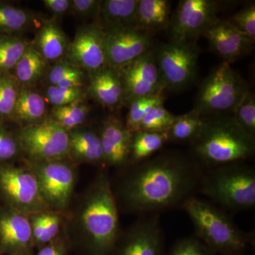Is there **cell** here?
<instances>
[{
    "label": "cell",
    "instance_id": "cell-25",
    "mask_svg": "<svg viewBox=\"0 0 255 255\" xmlns=\"http://www.w3.org/2000/svg\"><path fill=\"white\" fill-rule=\"evenodd\" d=\"M47 65L31 43L11 73L21 87H33L46 73Z\"/></svg>",
    "mask_w": 255,
    "mask_h": 255
},
{
    "label": "cell",
    "instance_id": "cell-23",
    "mask_svg": "<svg viewBox=\"0 0 255 255\" xmlns=\"http://www.w3.org/2000/svg\"><path fill=\"white\" fill-rule=\"evenodd\" d=\"M172 16V2L168 0H138L137 28L152 33L168 27Z\"/></svg>",
    "mask_w": 255,
    "mask_h": 255
},
{
    "label": "cell",
    "instance_id": "cell-8",
    "mask_svg": "<svg viewBox=\"0 0 255 255\" xmlns=\"http://www.w3.org/2000/svg\"><path fill=\"white\" fill-rule=\"evenodd\" d=\"M17 139L29 161L65 160L69 157V132L50 117L24 126Z\"/></svg>",
    "mask_w": 255,
    "mask_h": 255
},
{
    "label": "cell",
    "instance_id": "cell-13",
    "mask_svg": "<svg viewBox=\"0 0 255 255\" xmlns=\"http://www.w3.org/2000/svg\"><path fill=\"white\" fill-rule=\"evenodd\" d=\"M164 239L158 215L142 216L122 236L114 255H164Z\"/></svg>",
    "mask_w": 255,
    "mask_h": 255
},
{
    "label": "cell",
    "instance_id": "cell-33",
    "mask_svg": "<svg viewBox=\"0 0 255 255\" xmlns=\"http://www.w3.org/2000/svg\"><path fill=\"white\" fill-rule=\"evenodd\" d=\"M20 89L12 73H0V119H12Z\"/></svg>",
    "mask_w": 255,
    "mask_h": 255
},
{
    "label": "cell",
    "instance_id": "cell-20",
    "mask_svg": "<svg viewBox=\"0 0 255 255\" xmlns=\"http://www.w3.org/2000/svg\"><path fill=\"white\" fill-rule=\"evenodd\" d=\"M70 42L58 21L52 18L42 23L31 43L47 63H55L65 60Z\"/></svg>",
    "mask_w": 255,
    "mask_h": 255
},
{
    "label": "cell",
    "instance_id": "cell-10",
    "mask_svg": "<svg viewBox=\"0 0 255 255\" xmlns=\"http://www.w3.org/2000/svg\"><path fill=\"white\" fill-rule=\"evenodd\" d=\"M221 3L215 0H182L171 16L166 31L172 41H196L219 21Z\"/></svg>",
    "mask_w": 255,
    "mask_h": 255
},
{
    "label": "cell",
    "instance_id": "cell-43",
    "mask_svg": "<svg viewBox=\"0 0 255 255\" xmlns=\"http://www.w3.org/2000/svg\"><path fill=\"white\" fill-rule=\"evenodd\" d=\"M65 248L59 241H52L42 248L36 255H65Z\"/></svg>",
    "mask_w": 255,
    "mask_h": 255
},
{
    "label": "cell",
    "instance_id": "cell-37",
    "mask_svg": "<svg viewBox=\"0 0 255 255\" xmlns=\"http://www.w3.org/2000/svg\"><path fill=\"white\" fill-rule=\"evenodd\" d=\"M228 21L238 31L255 41V3L244 6L243 9L233 14Z\"/></svg>",
    "mask_w": 255,
    "mask_h": 255
},
{
    "label": "cell",
    "instance_id": "cell-27",
    "mask_svg": "<svg viewBox=\"0 0 255 255\" xmlns=\"http://www.w3.org/2000/svg\"><path fill=\"white\" fill-rule=\"evenodd\" d=\"M34 16L30 11L0 1V35L19 36L31 27Z\"/></svg>",
    "mask_w": 255,
    "mask_h": 255
},
{
    "label": "cell",
    "instance_id": "cell-32",
    "mask_svg": "<svg viewBox=\"0 0 255 255\" xmlns=\"http://www.w3.org/2000/svg\"><path fill=\"white\" fill-rule=\"evenodd\" d=\"M164 100L163 94H159L132 101L128 105L129 111L125 123L128 130L132 133L139 130L140 124L146 116L157 106L164 105Z\"/></svg>",
    "mask_w": 255,
    "mask_h": 255
},
{
    "label": "cell",
    "instance_id": "cell-22",
    "mask_svg": "<svg viewBox=\"0 0 255 255\" xmlns=\"http://www.w3.org/2000/svg\"><path fill=\"white\" fill-rule=\"evenodd\" d=\"M69 157L78 162L105 164L99 131L80 127L69 131Z\"/></svg>",
    "mask_w": 255,
    "mask_h": 255
},
{
    "label": "cell",
    "instance_id": "cell-2",
    "mask_svg": "<svg viewBox=\"0 0 255 255\" xmlns=\"http://www.w3.org/2000/svg\"><path fill=\"white\" fill-rule=\"evenodd\" d=\"M191 145L196 162L211 168L253 157L255 137L245 131L231 116L204 117L202 128Z\"/></svg>",
    "mask_w": 255,
    "mask_h": 255
},
{
    "label": "cell",
    "instance_id": "cell-4",
    "mask_svg": "<svg viewBox=\"0 0 255 255\" xmlns=\"http://www.w3.org/2000/svg\"><path fill=\"white\" fill-rule=\"evenodd\" d=\"M82 229L91 255L112 253L119 237L118 207L110 181L101 174L82 208Z\"/></svg>",
    "mask_w": 255,
    "mask_h": 255
},
{
    "label": "cell",
    "instance_id": "cell-26",
    "mask_svg": "<svg viewBox=\"0 0 255 255\" xmlns=\"http://www.w3.org/2000/svg\"><path fill=\"white\" fill-rule=\"evenodd\" d=\"M167 141H169L167 133L141 130L132 132L128 163L135 165L150 158Z\"/></svg>",
    "mask_w": 255,
    "mask_h": 255
},
{
    "label": "cell",
    "instance_id": "cell-31",
    "mask_svg": "<svg viewBox=\"0 0 255 255\" xmlns=\"http://www.w3.org/2000/svg\"><path fill=\"white\" fill-rule=\"evenodd\" d=\"M90 112L88 105L81 100L63 107H53L49 117L69 132L85 123Z\"/></svg>",
    "mask_w": 255,
    "mask_h": 255
},
{
    "label": "cell",
    "instance_id": "cell-1",
    "mask_svg": "<svg viewBox=\"0 0 255 255\" xmlns=\"http://www.w3.org/2000/svg\"><path fill=\"white\" fill-rule=\"evenodd\" d=\"M204 171L194 159L167 151L132 165L119 185L126 210L142 216L181 207L199 189Z\"/></svg>",
    "mask_w": 255,
    "mask_h": 255
},
{
    "label": "cell",
    "instance_id": "cell-39",
    "mask_svg": "<svg viewBox=\"0 0 255 255\" xmlns=\"http://www.w3.org/2000/svg\"><path fill=\"white\" fill-rule=\"evenodd\" d=\"M21 150L18 139L0 125V164L14 159Z\"/></svg>",
    "mask_w": 255,
    "mask_h": 255
},
{
    "label": "cell",
    "instance_id": "cell-3",
    "mask_svg": "<svg viewBox=\"0 0 255 255\" xmlns=\"http://www.w3.org/2000/svg\"><path fill=\"white\" fill-rule=\"evenodd\" d=\"M180 208L190 218L196 238L215 255H245L254 246V233L242 231L229 215L212 203L193 196Z\"/></svg>",
    "mask_w": 255,
    "mask_h": 255
},
{
    "label": "cell",
    "instance_id": "cell-12",
    "mask_svg": "<svg viewBox=\"0 0 255 255\" xmlns=\"http://www.w3.org/2000/svg\"><path fill=\"white\" fill-rule=\"evenodd\" d=\"M118 70L123 85L124 105L140 97L163 94L165 90L154 48Z\"/></svg>",
    "mask_w": 255,
    "mask_h": 255
},
{
    "label": "cell",
    "instance_id": "cell-28",
    "mask_svg": "<svg viewBox=\"0 0 255 255\" xmlns=\"http://www.w3.org/2000/svg\"><path fill=\"white\" fill-rule=\"evenodd\" d=\"M48 80L50 85L63 88H83L88 73L64 60L53 63L48 70Z\"/></svg>",
    "mask_w": 255,
    "mask_h": 255
},
{
    "label": "cell",
    "instance_id": "cell-34",
    "mask_svg": "<svg viewBox=\"0 0 255 255\" xmlns=\"http://www.w3.org/2000/svg\"><path fill=\"white\" fill-rule=\"evenodd\" d=\"M176 117L164 108V105L157 106L142 121L139 130L167 133Z\"/></svg>",
    "mask_w": 255,
    "mask_h": 255
},
{
    "label": "cell",
    "instance_id": "cell-7",
    "mask_svg": "<svg viewBox=\"0 0 255 255\" xmlns=\"http://www.w3.org/2000/svg\"><path fill=\"white\" fill-rule=\"evenodd\" d=\"M154 52L165 90L184 91L196 81L200 55L196 41L169 40L154 47Z\"/></svg>",
    "mask_w": 255,
    "mask_h": 255
},
{
    "label": "cell",
    "instance_id": "cell-29",
    "mask_svg": "<svg viewBox=\"0 0 255 255\" xmlns=\"http://www.w3.org/2000/svg\"><path fill=\"white\" fill-rule=\"evenodd\" d=\"M204 117L194 110L182 115L177 116L167 132L168 140L177 143H191L200 131Z\"/></svg>",
    "mask_w": 255,
    "mask_h": 255
},
{
    "label": "cell",
    "instance_id": "cell-14",
    "mask_svg": "<svg viewBox=\"0 0 255 255\" xmlns=\"http://www.w3.org/2000/svg\"><path fill=\"white\" fill-rule=\"evenodd\" d=\"M107 65L119 69L154 48L152 33L138 28L105 32Z\"/></svg>",
    "mask_w": 255,
    "mask_h": 255
},
{
    "label": "cell",
    "instance_id": "cell-5",
    "mask_svg": "<svg viewBox=\"0 0 255 255\" xmlns=\"http://www.w3.org/2000/svg\"><path fill=\"white\" fill-rule=\"evenodd\" d=\"M198 191L234 212L255 206V171L243 162L211 167L203 173Z\"/></svg>",
    "mask_w": 255,
    "mask_h": 255
},
{
    "label": "cell",
    "instance_id": "cell-42",
    "mask_svg": "<svg viewBox=\"0 0 255 255\" xmlns=\"http://www.w3.org/2000/svg\"><path fill=\"white\" fill-rule=\"evenodd\" d=\"M43 3L55 18L62 17L71 11L72 0H43Z\"/></svg>",
    "mask_w": 255,
    "mask_h": 255
},
{
    "label": "cell",
    "instance_id": "cell-18",
    "mask_svg": "<svg viewBox=\"0 0 255 255\" xmlns=\"http://www.w3.org/2000/svg\"><path fill=\"white\" fill-rule=\"evenodd\" d=\"M87 94L110 110L124 105V88L118 69L107 65L88 73Z\"/></svg>",
    "mask_w": 255,
    "mask_h": 255
},
{
    "label": "cell",
    "instance_id": "cell-9",
    "mask_svg": "<svg viewBox=\"0 0 255 255\" xmlns=\"http://www.w3.org/2000/svg\"><path fill=\"white\" fill-rule=\"evenodd\" d=\"M0 195L10 209L27 216L48 209L40 194L36 177L28 167L0 164Z\"/></svg>",
    "mask_w": 255,
    "mask_h": 255
},
{
    "label": "cell",
    "instance_id": "cell-19",
    "mask_svg": "<svg viewBox=\"0 0 255 255\" xmlns=\"http://www.w3.org/2000/svg\"><path fill=\"white\" fill-rule=\"evenodd\" d=\"M33 241L27 215L9 209L0 214V243L11 252L23 251Z\"/></svg>",
    "mask_w": 255,
    "mask_h": 255
},
{
    "label": "cell",
    "instance_id": "cell-40",
    "mask_svg": "<svg viewBox=\"0 0 255 255\" xmlns=\"http://www.w3.org/2000/svg\"><path fill=\"white\" fill-rule=\"evenodd\" d=\"M101 0H72L70 13L82 19L96 21L100 12Z\"/></svg>",
    "mask_w": 255,
    "mask_h": 255
},
{
    "label": "cell",
    "instance_id": "cell-36",
    "mask_svg": "<svg viewBox=\"0 0 255 255\" xmlns=\"http://www.w3.org/2000/svg\"><path fill=\"white\" fill-rule=\"evenodd\" d=\"M85 95L83 88H63L49 85L46 87L43 97L53 107H59L83 100Z\"/></svg>",
    "mask_w": 255,
    "mask_h": 255
},
{
    "label": "cell",
    "instance_id": "cell-30",
    "mask_svg": "<svg viewBox=\"0 0 255 255\" xmlns=\"http://www.w3.org/2000/svg\"><path fill=\"white\" fill-rule=\"evenodd\" d=\"M30 44L19 36L0 35V73H12Z\"/></svg>",
    "mask_w": 255,
    "mask_h": 255
},
{
    "label": "cell",
    "instance_id": "cell-6",
    "mask_svg": "<svg viewBox=\"0 0 255 255\" xmlns=\"http://www.w3.org/2000/svg\"><path fill=\"white\" fill-rule=\"evenodd\" d=\"M249 91L245 79L231 64L222 62L211 70L201 83L194 110L204 117L229 115Z\"/></svg>",
    "mask_w": 255,
    "mask_h": 255
},
{
    "label": "cell",
    "instance_id": "cell-11",
    "mask_svg": "<svg viewBox=\"0 0 255 255\" xmlns=\"http://www.w3.org/2000/svg\"><path fill=\"white\" fill-rule=\"evenodd\" d=\"M40 194L48 208L63 210L68 206L75 186V173L70 164L64 160L28 162Z\"/></svg>",
    "mask_w": 255,
    "mask_h": 255
},
{
    "label": "cell",
    "instance_id": "cell-38",
    "mask_svg": "<svg viewBox=\"0 0 255 255\" xmlns=\"http://www.w3.org/2000/svg\"><path fill=\"white\" fill-rule=\"evenodd\" d=\"M169 255H216L196 237H187L174 243Z\"/></svg>",
    "mask_w": 255,
    "mask_h": 255
},
{
    "label": "cell",
    "instance_id": "cell-24",
    "mask_svg": "<svg viewBox=\"0 0 255 255\" xmlns=\"http://www.w3.org/2000/svg\"><path fill=\"white\" fill-rule=\"evenodd\" d=\"M46 112L44 97L33 87H21L12 119L30 125L46 119Z\"/></svg>",
    "mask_w": 255,
    "mask_h": 255
},
{
    "label": "cell",
    "instance_id": "cell-17",
    "mask_svg": "<svg viewBox=\"0 0 255 255\" xmlns=\"http://www.w3.org/2000/svg\"><path fill=\"white\" fill-rule=\"evenodd\" d=\"M105 164L124 167L128 164L132 132L114 116L105 119L99 130Z\"/></svg>",
    "mask_w": 255,
    "mask_h": 255
},
{
    "label": "cell",
    "instance_id": "cell-15",
    "mask_svg": "<svg viewBox=\"0 0 255 255\" xmlns=\"http://www.w3.org/2000/svg\"><path fill=\"white\" fill-rule=\"evenodd\" d=\"M65 60L87 73L107 65L105 32L96 21L77 30Z\"/></svg>",
    "mask_w": 255,
    "mask_h": 255
},
{
    "label": "cell",
    "instance_id": "cell-41",
    "mask_svg": "<svg viewBox=\"0 0 255 255\" xmlns=\"http://www.w3.org/2000/svg\"><path fill=\"white\" fill-rule=\"evenodd\" d=\"M44 234H43V245H46L54 241L58 234L60 227V219L58 215L44 213Z\"/></svg>",
    "mask_w": 255,
    "mask_h": 255
},
{
    "label": "cell",
    "instance_id": "cell-35",
    "mask_svg": "<svg viewBox=\"0 0 255 255\" xmlns=\"http://www.w3.org/2000/svg\"><path fill=\"white\" fill-rule=\"evenodd\" d=\"M231 117L248 134L255 137V95L254 92L250 90L236 110Z\"/></svg>",
    "mask_w": 255,
    "mask_h": 255
},
{
    "label": "cell",
    "instance_id": "cell-21",
    "mask_svg": "<svg viewBox=\"0 0 255 255\" xmlns=\"http://www.w3.org/2000/svg\"><path fill=\"white\" fill-rule=\"evenodd\" d=\"M138 0H101L96 22L104 32L118 28H137Z\"/></svg>",
    "mask_w": 255,
    "mask_h": 255
},
{
    "label": "cell",
    "instance_id": "cell-16",
    "mask_svg": "<svg viewBox=\"0 0 255 255\" xmlns=\"http://www.w3.org/2000/svg\"><path fill=\"white\" fill-rule=\"evenodd\" d=\"M203 37L207 40L210 50L229 64L244 58L254 48L255 41L228 20L220 19L206 30Z\"/></svg>",
    "mask_w": 255,
    "mask_h": 255
}]
</instances>
